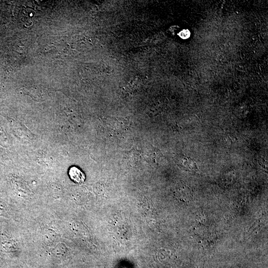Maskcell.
I'll use <instances>...</instances> for the list:
<instances>
[{
    "mask_svg": "<svg viewBox=\"0 0 268 268\" xmlns=\"http://www.w3.org/2000/svg\"><path fill=\"white\" fill-rule=\"evenodd\" d=\"M178 35L181 38L187 39L190 37L191 33L188 29H183L179 33Z\"/></svg>",
    "mask_w": 268,
    "mask_h": 268,
    "instance_id": "3",
    "label": "cell"
},
{
    "mask_svg": "<svg viewBox=\"0 0 268 268\" xmlns=\"http://www.w3.org/2000/svg\"><path fill=\"white\" fill-rule=\"evenodd\" d=\"M68 175L70 179L77 183L83 182L85 179L84 173L76 167H72L70 168Z\"/></svg>",
    "mask_w": 268,
    "mask_h": 268,
    "instance_id": "1",
    "label": "cell"
},
{
    "mask_svg": "<svg viewBox=\"0 0 268 268\" xmlns=\"http://www.w3.org/2000/svg\"><path fill=\"white\" fill-rule=\"evenodd\" d=\"M184 165L190 170H194L197 169L195 162L191 158L186 157L183 159L182 162Z\"/></svg>",
    "mask_w": 268,
    "mask_h": 268,
    "instance_id": "2",
    "label": "cell"
}]
</instances>
